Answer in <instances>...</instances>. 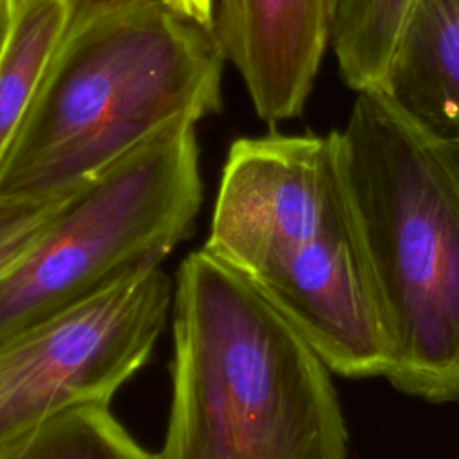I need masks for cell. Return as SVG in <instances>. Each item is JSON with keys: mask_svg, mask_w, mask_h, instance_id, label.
<instances>
[{"mask_svg": "<svg viewBox=\"0 0 459 459\" xmlns=\"http://www.w3.org/2000/svg\"><path fill=\"white\" fill-rule=\"evenodd\" d=\"M203 249L271 303L330 371L384 377L389 339L341 131L235 140Z\"/></svg>", "mask_w": 459, "mask_h": 459, "instance_id": "obj_1", "label": "cell"}, {"mask_svg": "<svg viewBox=\"0 0 459 459\" xmlns=\"http://www.w3.org/2000/svg\"><path fill=\"white\" fill-rule=\"evenodd\" d=\"M212 29L163 0H81L0 167V199L61 195L178 118L221 109Z\"/></svg>", "mask_w": 459, "mask_h": 459, "instance_id": "obj_2", "label": "cell"}, {"mask_svg": "<svg viewBox=\"0 0 459 459\" xmlns=\"http://www.w3.org/2000/svg\"><path fill=\"white\" fill-rule=\"evenodd\" d=\"M170 316L158 459H346L330 368L242 276L203 247L186 255Z\"/></svg>", "mask_w": 459, "mask_h": 459, "instance_id": "obj_3", "label": "cell"}, {"mask_svg": "<svg viewBox=\"0 0 459 459\" xmlns=\"http://www.w3.org/2000/svg\"><path fill=\"white\" fill-rule=\"evenodd\" d=\"M348 185L389 339L384 377L459 400V151L409 122L380 88L341 131Z\"/></svg>", "mask_w": 459, "mask_h": 459, "instance_id": "obj_4", "label": "cell"}, {"mask_svg": "<svg viewBox=\"0 0 459 459\" xmlns=\"http://www.w3.org/2000/svg\"><path fill=\"white\" fill-rule=\"evenodd\" d=\"M201 203L195 120L178 118L66 194L0 280V344L160 269Z\"/></svg>", "mask_w": 459, "mask_h": 459, "instance_id": "obj_5", "label": "cell"}, {"mask_svg": "<svg viewBox=\"0 0 459 459\" xmlns=\"http://www.w3.org/2000/svg\"><path fill=\"white\" fill-rule=\"evenodd\" d=\"M174 281L149 271L0 344V450L77 405H109L152 355Z\"/></svg>", "mask_w": 459, "mask_h": 459, "instance_id": "obj_6", "label": "cell"}, {"mask_svg": "<svg viewBox=\"0 0 459 459\" xmlns=\"http://www.w3.org/2000/svg\"><path fill=\"white\" fill-rule=\"evenodd\" d=\"M335 0H219L212 32L260 120L298 118L330 45Z\"/></svg>", "mask_w": 459, "mask_h": 459, "instance_id": "obj_7", "label": "cell"}, {"mask_svg": "<svg viewBox=\"0 0 459 459\" xmlns=\"http://www.w3.org/2000/svg\"><path fill=\"white\" fill-rule=\"evenodd\" d=\"M378 88L421 133L459 151V0H411Z\"/></svg>", "mask_w": 459, "mask_h": 459, "instance_id": "obj_8", "label": "cell"}, {"mask_svg": "<svg viewBox=\"0 0 459 459\" xmlns=\"http://www.w3.org/2000/svg\"><path fill=\"white\" fill-rule=\"evenodd\" d=\"M81 0H11L0 41V167Z\"/></svg>", "mask_w": 459, "mask_h": 459, "instance_id": "obj_9", "label": "cell"}, {"mask_svg": "<svg viewBox=\"0 0 459 459\" xmlns=\"http://www.w3.org/2000/svg\"><path fill=\"white\" fill-rule=\"evenodd\" d=\"M0 459H158L115 418L109 405H77L0 450Z\"/></svg>", "mask_w": 459, "mask_h": 459, "instance_id": "obj_10", "label": "cell"}, {"mask_svg": "<svg viewBox=\"0 0 459 459\" xmlns=\"http://www.w3.org/2000/svg\"><path fill=\"white\" fill-rule=\"evenodd\" d=\"M411 0H335L330 45L355 91L378 88Z\"/></svg>", "mask_w": 459, "mask_h": 459, "instance_id": "obj_11", "label": "cell"}, {"mask_svg": "<svg viewBox=\"0 0 459 459\" xmlns=\"http://www.w3.org/2000/svg\"><path fill=\"white\" fill-rule=\"evenodd\" d=\"M68 192L45 199H0V280L43 233Z\"/></svg>", "mask_w": 459, "mask_h": 459, "instance_id": "obj_12", "label": "cell"}, {"mask_svg": "<svg viewBox=\"0 0 459 459\" xmlns=\"http://www.w3.org/2000/svg\"><path fill=\"white\" fill-rule=\"evenodd\" d=\"M169 7L179 14L194 20L195 23L212 29L213 27V0H163Z\"/></svg>", "mask_w": 459, "mask_h": 459, "instance_id": "obj_13", "label": "cell"}, {"mask_svg": "<svg viewBox=\"0 0 459 459\" xmlns=\"http://www.w3.org/2000/svg\"><path fill=\"white\" fill-rule=\"evenodd\" d=\"M9 9H11V0H0V41H2V36H4V30H5Z\"/></svg>", "mask_w": 459, "mask_h": 459, "instance_id": "obj_14", "label": "cell"}]
</instances>
